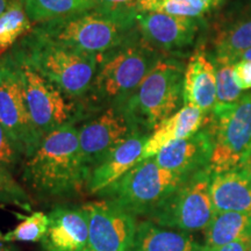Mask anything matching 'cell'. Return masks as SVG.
Wrapping results in <instances>:
<instances>
[{"label": "cell", "mask_w": 251, "mask_h": 251, "mask_svg": "<svg viewBox=\"0 0 251 251\" xmlns=\"http://www.w3.org/2000/svg\"><path fill=\"white\" fill-rule=\"evenodd\" d=\"M89 176L81 157L78 129L70 122L43 137L28 159L24 177L36 192L64 196L79 190Z\"/></svg>", "instance_id": "obj_1"}, {"label": "cell", "mask_w": 251, "mask_h": 251, "mask_svg": "<svg viewBox=\"0 0 251 251\" xmlns=\"http://www.w3.org/2000/svg\"><path fill=\"white\" fill-rule=\"evenodd\" d=\"M11 52L72 99L89 94L100 58L56 43L34 28Z\"/></svg>", "instance_id": "obj_2"}, {"label": "cell", "mask_w": 251, "mask_h": 251, "mask_svg": "<svg viewBox=\"0 0 251 251\" xmlns=\"http://www.w3.org/2000/svg\"><path fill=\"white\" fill-rule=\"evenodd\" d=\"M165 54L141 36L137 28L107 54L100 56L98 69L87 96L96 103L119 109Z\"/></svg>", "instance_id": "obj_3"}, {"label": "cell", "mask_w": 251, "mask_h": 251, "mask_svg": "<svg viewBox=\"0 0 251 251\" xmlns=\"http://www.w3.org/2000/svg\"><path fill=\"white\" fill-rule=\"evenodd\" d=\"M137 14L93 8L74 17L41 24L34 30L81 54L100 57L134 33Z\"/></svg>", "instance_id": "obj_4"}, {"label": "cell", "mask_w": 251, "mask_h": 251, "mask_svg": "<svg viewBox=\"0 0 251 251\" xmlns=\"http://www.w3.org/2000/svg\"><path fill=\"white\" fill-rule=\"evenodd\" d=\"M184 72L185 64L179 58L165 55L119 111L124 113L135 129L149 134L183 107Z\"/></svg>", "instance_id": "obj_5"}, {"label": "cell", "mask_w": 251, "mask_h": 251, "mask_svg": "<svg viewBox=\"0 0 251 251\" xmlns=\"http://www.w3.org/2000/svg\"><path fill=\"white\" fill-rule=\"evenodd\" d=\"M186 177L161 168L151 157L98 194L131 215L149 216Z\"/></svg>", "instance_id": "obj_6"}, {"label": "cell", "mask_w": 251, "mask_h": 251, "mask_svg": "<svg viewBox=\"0 0 251 251\" xmlns=\"http://www.w3.org/2000/svg\"><path fill=\"white\" fill-rule=\"evenodd\" d=\"M211 180L209 168L188 175L149 218L161 227L186 233L206 229L216 214Z\"/></svg>", "instance_id": "obj_7"}, {"label": "cell", "mask_w": 251, "mask_h": 251, "mask_svg": "<svg viewBox=\"0 0 251 251\" xmlns=\"http://www.w3.org/2000/svg\"><path fill=\"white\" fill-rule=\"evenodd\" d=\"M207 125L214 139L209 162L212 174L240 168L251 148V91L233 105L213 109Z\"/></svg>", "instance_id": "obj_8"}, {"label": "cell", "mask_w": 251, "mask_h": 251, "mask_svg": "<svg viewBox=\"0 0 251 251\" xmlns=\"http://www.w3.org/2000/svg\"><path fill=\"white\" fill-rule=\"evenodd\" d=\"M0 125L21 155L28 158L33 156L43 137L31 121L20 75L11 52L0 58Z\"/></svg>", "instance_id": "obj_9"}, {"label": "cell", "mask_w": 251, "mask_h": 251, "mask_svg": "<svg viewBox=\"0 0 251 251\" xmlns=\"http://www.w3.org/2000/svg\"><path fill=\"white\" fill-rule=\"evenodd\" d=\"M13 56L26 98L31 121L42 137L62 126L70 124L74 107L65 96L50 81L31 69L23 59Z\"/></svg>", "instance_id": "obj_10"}, {"label": "cell", "mask_w": 251, "mask_h": 251, "mask_svg": "<svg viewBox=\"0 0 251 251\" xmlns=\"http://www.w3.org/2000/svg\"><path fill=\"white\" fill-rule=\"evenodd\" d=\"M83 208L89 218V240L84 251H128L137 227L134 215L105 199Z\"/></svg>", "instance_id": "obj_11"}, {"label": "cell", "mask_w": 251, "mask_h": 251, "mask_svg": "<svg viewBox=\"0 0 251 251\" xmlns=\"http://www.w3.org/2000/svg\"><path fill=\"white\" fill-rule=\"evenodd\" d=\"M137 131L124 113L114 107L106 108L78 130L84 164L91 172L119 144Z\"/></svg>", "instance_id": "obj_12"}, {"label": "cell", "mask_w": 251, "mask_h": 251, "mask_svg": "<svg viewBox=\"0 0 251 251\" xmlns=\"http://www.w3.org/2000/svg\"><path fill=\"white\" fill-rule=\"evenodd\" d=\"M203 26V19L139 12L136 28L147 42L165 55L175 56L190 48Z\"/></svg>", "instance_id": "obj_13"}, {"label": "cell", "mask_w": 251, "mask_h": 251, "mask_svg": "<svg viewBox=\"0 0 251 251\" xmlns=\"http://www.w3.org/2000/svg\"><path fill=\"white\" fill-rule=\"evenodd\" d=\"M213 149L214 139L206 124L196 134L168 144L153 158L161 168L188 176L209 168Z\"/></svg>", "instance_id": "obj_14"}, {"label": "cell", "mask_w": 251, "mask_h": 251, "mask_svg": "<svg viewBox=\"0 0 251 251\" xmlns=\"http://www.w3.org/2000/svg\"><path fill=\"white\" fill-rule=\"evenodd\" d=\"M214 54L227 55L237 61L251 48V2H235L226 8L212 25Z\"/></svg>", "instance_id": "obj_15"}, {"label": "cell", "mask_w": 251, "mask_h": 251, "mask_svg": "<svg viewBox=\"0 0 251 251\" xmlns=\"http://www.w3.org/2000/svg\"><path fill=\"white\" fill-rule=\"evenodd\" d=\"M198 46L185 65L183 100L184 105L194 106L209 115L216 103L214 61L205 45Z\"/></svg>", "instance_id": "obj_16"}, {"label": "cell", "mask_w": 251, "mask_h": 251, "mask_svg": "<svg viewBox=\"0 0 251 251\" xmlns=\"http://www.w3.org/2000/svg\"><path fill=\"white\" fill-rule=\"evenodd\" d=\"M149 135L143 131L134 133L92 169L86 181L90 192L99 193L143 161L144 144Z\"/></svg>", "instance_id": "obj_17"}, {"label": "cell", "mask_w": 251, "mask_h": 251, "mask_svg": "<svg viewBox=\"0 0 251 251\" xmlns=\"http://www.w3.org/2000/svg\"><path fill=\"white\" fill-rule=\"evenodd\" d=\"M42 240L46 251H84L89 240V218L84 208L57 207L48 215Z\"/></svg>", "instance_id": "obj_18"}, {"label": "cell", "mask_w": 251, "mask_h": 251, "mask_svg": "<svg viewBox=\"0 0 251 251\" xmlns=\"http://www.w3.org/2000/svg\"><path fill=\"white\" fill-rule=\"evenodd\" d=\"M207 120L208 115L199 108L184 105L151 131L144 144L143 159L155 157L168 144L196 134L207 124Z\"/></svg>", "instance_id": "obj_19"}, {"label": "cell", "mask_w": 251, "mask_h": 251, "mask_svg": "<svg viewBox=\"0 0 251 251\" xmlns=\"http://www.w3.org/2000/svg\"><path fill=\"white\" fill-rule=\"evenodd\" d=\"M211 197L216 213H251V176L241 168L212 174Z\"/></svg>", "instance_id": "obj_20"}, {"label": "cell", "mask_w": 251, "mask_h": 251, "mask_svg": "<svg viewBox=\"0 0 251 251\" xmlns=\"http://www.w3.org/2000/svg\"><path fill=\"white\" fill-rule=\"evenodd\" d=\"M202 248L203 244L186 231L170 230L152 221H144L137 225L128 251H202Z\"/></svg>", "instance_id": "obj_21"}, {"label": "cell", "mask_w": 251, "mask_h": 251, "mask_svg": "<svg viewBox=\"0 0 251 251\" xmlns=\"http://www.w3.org/2000/svg\"><path fill=\"white\" fill-rule=\"evenodd\" d=\"M246 237H251V213L221 212L205 229L203 246L213 249Z\"/></svg>", "instance_id": "obj_22"}, {"label": "cell", "mask_w": 251, "mask_h": 251, "mask_svg": "<svg viewBox=\"0 0 251 251\" xmlns=\"http://www.w3.org/2000/svg\"><path fill=\"white\" fill-rule=\"evenodd\" d=\"M97 8L96 0H25V9L31 24L61 20Z\"/></svg>", "instance_id": "obj_23"}, {"label": "cell", "mask_w": 251, "mask_h": 251, "mask_svg": "<svg viewBox=\"0 0 251 251\" xmlns=\"http://www.w3.org/2000/svg\"><path fill=\"white\" fill-rule=\"evenodd\" d=\"M33 30L25 9V0H14L0 15V56Z\"/></svg>", "instance_id": "obj_24"}, {"label": "cell", "mask_w": 251, "mask_h": 251, "mask_svg": "<svg viewBox=\"0 0 251 251\" xmlns=\"http://www.w3.org/2000/svg\"><path fill=\"white\" fill-rule=\"evenodd\" d=\"M212 55L216 75V103L214 108L233 105L244 94L235 80L236 59L214 52H212Z\"/></svg>", "instance_id": "obj_25"}, {"label": "cell", "mask_w": 251, "mask_h": 251, "mask_svg": "<svg viewBox=\"0 0 251 251\" xmlns=\"http://www.w3.org/2000/svg\"><path fill=\"white\" fill-rule=\"evenodd\" d=\"M139 12L203 19L207 14L214 12V8L205 0H139Z\"/></svg>", "instance_id": "obj_26"}, {"label": "cell", "mask_w": 251, "mask_h": 251, "mask_svg": "<svg viewBox=\"0 0 251 251\" xmlns=\"http://www.w3.org/2000/svg\"><path fill=\"white\" fill-rule=\"evenodd\" d=\"M49 227V216L42 212H34L13 230L8 231L2 237V242H37L46 236Z\"/></svg>", "instance_id": "obj_27"}, {"label": "cell", "mask_w": 251, "mask_h": 251, "mask_svg": "<svg viewBox=\"0 0 251 251\" xmlns=\"http://www.w3.org/2000/svg\"><path fill=\"white\" fill-rule=\"evenodd\" d=\"M0 203L20 207L24 211H31V201L26 191L19 185L7 169L0 166Z\"/></svg>", "instance_id": "obj_28"}, {"label": "cell", "mask_w": 251, "mask_h": 251, "mask_svg": "<svg viewBox=\"0 0 251 251\" xmlns=\"http://www.w3.org/2000/svg\"><path fill=\"white\" fill-rule=\"evenodd\" d=\"M21 153L18 151L13 141L0 125V166L11 170L19 162Z\"/></svg>", "instance_id": "obj_29"}, {"label": "cell", "mask_w": 251, "mask_h": 251, "mask_svg": "<svg viewBox=\"0 0 251 251\" xmlns=\"http://www.w3.org/2000/svg\"><path fill=\"white\" fill-rule=\"evenodd\" d=\"M97 8L120 13H139V0H96Z\"/></svg>", "instance_id": "obj_30"}, {"label": "cell", "mask_w": 251, "mask_h": 251, "mask_svg": "<svg viewBox=\"0 0 251 251\" xmlns=\"http://www.w3.org/2000/svg\"><path fill=\"white\" fill-rule=\"evenodd\" d=\"M235 80L242 91L251 90V61H246V59L236 61Z\"/></svg>", "instance_id": "obj_31"}, {"label": "cell", "mask_w": 251, "mask_h": 251, "mask_svg": "<svg viewBox=\"0 0 251 251\" xmlns=\"http://www.w3.org/2000/svg\"><path fill=\"white\" fill-rule=\"evenodd\" d=\"M202 251H251V237L241 238V240L234 241V242L218 248H213V249L203 246Z\"/></svg>", "instance_id": "obj_32"}, {"label": "cell", "mask_w": 251, "mask_h": 251, "mask_svg": "<svg viewBox=\"0 0 251 251\" xmlns=\"http://www.w3.org/2000/svg\"><path fill=\"white\" fill-rule=\"evenodd\" d=\"M240 168L243 169L244 171H247L248 174L251 176V148L249 149V151H248L246 157H244L242 164H241Z\"/></svg>", "instance_id": "obj_33"}, {"label": "cell", "mask_w": 251, "mask_h": 251, "mask_svg": "<svg viewBox=\"0 0 251 251\" xmlns=\"http://www.w3.org/2000/svg\"><path fill=\"white\" fill-rule=\"evenodd\" d=\"M205 1L208 2V4L211 5L213 8H214V11H216V9L221 8L222 6H224L225 2L227 1V0H205Z\"/></svg>", "instance_id": "obj_34"}, {"label": "cell", "mask_w": 251, "mask_h": 251, "mask_svg": "<svg viewBox=\"0 0 251 251\" xmlns=\"http://www.w3.org/2000/svg\"><path fill=\"white\" fill-rule=\"evenodd\" d=\"M14 0H0V15L4 13L6 9H7L8 6Z\"/></svg>", "instance_id": "obj_35"}, {"label": "cell", "mask_w": 251, "mask_h": 251, "mask_svg": "<svg viewBox=\"0 0 251 251\" xmlns=\"http://www.w3.org/2000/svg\"><path fill=\"white\" fill-rule=\"evenodd\" d=\"M238 59H246V61H251V48L246 50V51L242 52L240 56H238L237 61Z\"/></svg>", "instance_id": "obj_36"}, {"label": "cell", "mask_w": 251, "mask_h": 251, "mask_svg": "<svg viewBox=\"0 0 251 251\" xmlns=\"http://www.w3.org/2000/svg\"><path fill=\"white\" fill-rule=\"evenodd\" d=\"M2 237H4V235H2L1 231H0V242H1V241H2Z\"/></svg>", "instance_id": "obj_37"}, {"label": "cell", "mask_w": 251, "mask_h": 251, "mask_svg": "<svg viewBox=\"0 0 251 251\" xmlns=\"http://www.w3.org/2000/svg\"><path fill=\"white\" fill-rule=\"evenodd\" d=\"M0 251H2V250H1V248H0Z\"/></svg>", "instance_id": "obj_38"}]
</instances>
